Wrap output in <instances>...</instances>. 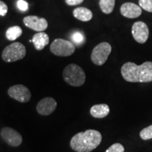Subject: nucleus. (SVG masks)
Segmentation results:
<instances>
[{"label": "nucleus", "instance_id": "20", "mask_svg": "<svg viewBox=\"0 0 152 152\" xmlns=\"http://www.w3.org/2000/svg\"><path fill=\"white\" fill-rule=\"evenodd\" d=\"M71 39L73 40L74 43L77 44V45H80V44L83 43L85 40V37L80 32H76L74 33L71 36Z\"/></svg>", "mask_w": 152, "mask_h": 152}, {"label": "nucleus", "instance_id": "15", "mask_svg": "<svg viewBox=\"0 0 152 152\" xmlns=\"http://www.w3.org/2000/svg\"><path fill=\"white\" fill-rule=\"evenodd\" d=\"M73 16L77 20L83 22H87L92 18V12L90 9L85 7H77L75 9L73 12Z\"/></svg>", "mask_w": 152, "mask_h": 152}, {"label": "nucleus", "instance_id": "13", "mask_svg": "<svg viewBox=\"0 0 152 152\" xmlns=\"http://www.w3.org/2000/svg\"><path fill=\"white\" fill-rule=\"evenodd\" d=\"M32 41L35 45V49L38 51H41L49 44V35L47 33L39 32L33 36Z\"/></svg>", "mask_w": 152, "mask_h": 152}, {"label": "nucleus", "instance_id": "23", "mask_svg": "<svg viewBox=\"0 0 152 152\" xmlns=\"http://www.w3.org/2000/svg\"><path fill=\"white\" fill-rule=\"evenodd\" d=\"M8 11V7L2 1H0V16H5Z\"/></svg>", "mask_w": 152, "mask_h": 152}, {"label": "nucleus", "instance_id": "12", "mask_svg": "<svg viewBox=\"0 0 152 152\" xmlns=\"http://www.w3.org/2000/svg\"><path fill=\"white\" fill-rule=\"evenodd\" d=\"M142 9L140 6L131 2L123 4L121 7V14L128 18H137L142 14Z\"/></svg>", "mask_w": 152, "mask_h": 152}, {"label": "nucleus", "instance_id": "21", "mask_svg": "<svg viewBox=\"0 0 152 152\" xmlns=\"http://www.w3.org/2000/svg\"><path fill=\"white\" fill-rule=\"evenodd\" d=\"M125 149L122 144L119 143L113 144L109 149L106 150V152H124Z\"/></svg>", "mask_w": 152, "mask_h": 152}, {"label": "nucleus", "instance_id": "3", "mask_svg": "<svg viewBox=\"0 0 152 152\" xmlns=\"http://www.w3.org/2000/svg\"><path fill=\"white\" fill-rule=\"evenodd\" d=\"M63 77L66 83L73 87L82 86L86 79L83 68L74 64H69L64 68Z\"/></svg>", "mask_w": 152, "mask_h": 152}, {"label": "nucleus", "instance_id": "9", "mask_svg": "<svg viewBox=\"0 0 152 152\" xmlns=\"http://www.w3.org/2000/svg\"><path fill=\"white\" fill-rule=\"evenodd\" d=\"M132 35L138 43L144 44L148 39L149 35L147 24L142 21L135 22L132 27Z\"/></svg>", "mask_w": 152, "mask_h": 152}, {"label": "nucleus", "instance_id": "1", "mask_svg": "<svg viewBox=\"0 0 152 152\" xmlns=\"http://www.w3.org/2000/svg\"><path fill=\"white\" fill-rule=\"evenodd\" d=\"M121 74L124 80L130 83L152 82V62L146 61L140 66L127 62L121 68Z\"/></svg>", "mask_w": 152, "mask_h": 152}, {"label": "nucleus", "instance_id": "17", "mask_svg": "<svg viewBox=\"0 0 152 152\" xmlns=\"http://www.w3.org/2000/svg\"><path fill=\"white\" fill-rule=\"evenodd\" d=\"M115 0H100L99 7L104 14H110L113 11Z\"/></svg>", "mask_w": 152, "mask_h": 152}, {"label": "nucleus", "instance_id": "2", "mask_svg": "<svg viewBox=\"0 0 152 152\" xmlns=\"http://www.w3.org/2000/svg\"><path fill=\"white\" fill-rule=\"evenodd\" d=\"M102 140V134L99 131L87 130L74 135L70 145L76 152H90L99 145Z\"/></svg>", "mask_w": 152, "mask_h": 152}, {"label": "nucleus", "instance_id": "6", "mask_svg": "<svg viewBox=\"0 0 152 152\" xmlns=\"http://www.w3.org/2000/svg\"><path fill=\"white\" fill-rule=\"evenodd\" d=\"M111 52V46L108 42H102L96 45L91 54V59L95 65L102 66L105 64Z\"/></svg>", "mask_w": 152, "mask_h": 152}, {"label": "nucleus", "instance_id": "18", "mask_svg": "<svg viewBox=\"0 0 152 152\" xmlns=\"http://www.w3.org/2000/svg\"><path fill=\"white\" fill-rule=\"evenodd\" d=\"M140 137L143 140H148L152 139V125L144 128L140 132Z\"/></svg>", "mask_w": 152, "mask_h": 152}, {"label": "nucleus", "instance_id": "8", "mask_svg": "<svg viewBox=\"0 0 152 152\" xmlns=\"http://www.w3.org/2000/svg\"><path fill=\"white\" fill-rule=\"evenodd\" d=\"M1 136L4 141L11 147H18L23 142L21 134L16 130L9 127L2 128L1 131Z\"/></svg>", "mask_w": 152, "mask_h": 152}, {"label": "nucleus", "instance_id": "24", "mask_svg": "<svg viewBox=\"0 0 152 152\" xmlns=\"http://www.w3.org/2000/svg\"><path fill=\"white\" fill-rule=\"evenodd\" d=\"M83 1L84 0H65L67 5L69 6H75L80 4L81 3L83 2Z\"/></svg>", "mask_w": 152, "mask_h": 152}, {"label": "nucleus", "instance_id": "5", "mask_svg": "<svg viewBox=\"0 0 152 152\" xmlns=\"http://www.w3.org/2000/svg\"><path fill=\"white\" fill-rule=\"evenodd\" d=\"M75 46L70 41L58 38L53 42L50 50L54 55L58 56H69L75 52Z\"/></svg>", "mask_w": 152, "mask_h": 152}, {"label": "nucleus", "instance_id": "14", "mask_svg": "<svg viewBox=\"0 0 152 152\" xmlns=\"http://www.w3.org/2000/svg\"><path fill=\"white\" fill-rule=\"evenodd\" d=\"M110 111L109 107L107 104H96L93 106L90 109V113L93 117L96 118H102L107 116Z\"/></svg>", "mask_w": 152, "mask_h": 152}, {"label": "nucleus", "instance_id": "16", "mask_svg": "<svg viewBox=\"0 0 152 152\" xmlns=\"http://www.w3.org/2000/svg\"><path fill=\"white\" fill-rule=\"evenodd\" d=\"M23 30L19 26H12L9 28L6 32V37L9 40L14 41L22 35Z\"/></svg>", "mask_w": 152, "mask_h": 152}, {"label": "nucleus", "instance_id": "10", "mask_svg": "<svg viewBox=\"0 0 152 152\" xmlns=\"http://www.w3.org/2000/svg\"><path fill=\"white\" fill-rule=\"evenodd\" d=\"M25 26L30 29L38 32H42L48 27V23L44 18H39L36 16H28L23 18Z\"/></svg>", "mask_w": 152, "mask_h": 152}, {"label": "nucleus", "instance_id": "22", "mask_svg": "<svg viewBox=\"0 0 152 152\" xmlns=\"http://www.w3.org/2000/svg\"><path fill=\"white\" fill-rule=\"evenodd\" d=\"M17 7L19 10L22 11H26L28 10V4L24 0H18L17 1Z\"/></svg>", "mask_w": 152, "mask_h": 152}, {"label": "nucleus", "instance_id": "7", "mask_svg": "<svg viewBox=\"0 0 152 152\" xmlns=\"http://www.w3.org/2000/svg\"><path fill=\"white\" fill-rule=\"evenodd\" d=\"M8 94L11 98L22 103L29 102L31 98L29 89L23 85H16L11 87L8 90Z\"/></svg>", "mask_w": 152, "mask_h": 152}, {"label": "nucleus", "instance_id": "19", "mask_svg": "<svg viewBox=\"0 0 152 152\" xmlns=\"http://www.w3.org/2000/svg\"><path fill=\"white\" fill-rule=\"evenodd\" d=\"M140 7L148 12H152V0H139Z\"/></svg>", "mask_w": 152, "mask_h": 152}, {"label": "nucleus", "instance_id": "4", "mask_svg": "<svg viewBox=\"0 0 152 152\" xmlns=\"http://www.w3.org/2000/svg\"><path fill=\"white\" fill-rule=\"evenodd\" d=\"M26 54V47L20 42H14L4 49L2 59L5 62H14L23 58Z\"/></svg>", "mask_w": 152, "mask_h": 152}, {"label": "nucleus", "instance_id": "11", "mask_svg": "<svg viewBox=\"0 0 152 152\" xmlns=\"http://www.w3.org/2000/svg\"><path fill=\"white\" fill-rule=\"evenodd\" d=\"M57 106L56 100L52 97H45L38 102L37 111L42 115H48L55 111Z\"/></svg>", "mask_w": 152, "mask_h": 152}]
</instances>
